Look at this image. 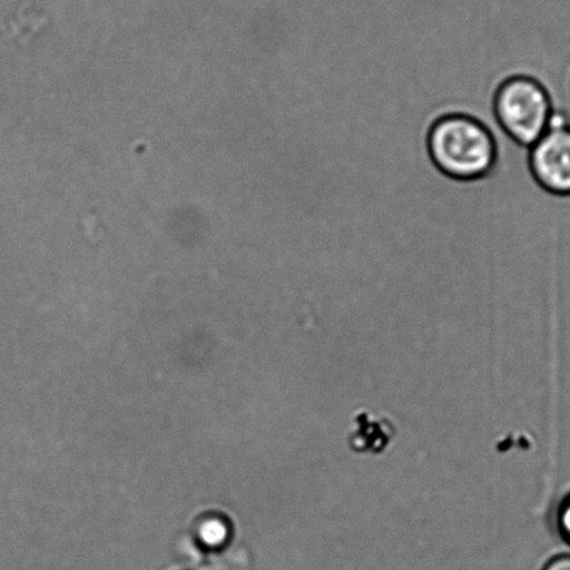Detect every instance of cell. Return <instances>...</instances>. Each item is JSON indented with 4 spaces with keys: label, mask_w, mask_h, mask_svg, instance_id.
Instances as JSON below:
<instances>
[{
    "label": "cell",
    "mask_w": 570,
    "mask_h": 570,
    "mask_svg": "<svg viewBox=\"0 0 570 570\" xmlns=\"http://www.w3.org/2000/svg\"><path fill=\"white\" fill-rule=\"evenodd\" d=\"M556 524L559 537L570 547V491L558 503Z\"/></svg>",
    "instance_id": "obj_5"
},
{
    "label": "cell",
    "mask_w": 570,
    "mask_h": 570,
    "mask_svg": "<svg viewBox=\"0 0 570 570\" xmlns=\"http://www.w3.org/2000/svg\"><path fill=\"white\" fill-rule=\"evenodd\" d=\"M198 544L206 550H220L230 541L232 525L220 513H206L197 520L195 528Z\"/></svg>",
    "instance_id": "obj_4"
},
{
    "label": "cell",
    "mask_w": 570,
    "mask_h": 570,
    "mask_svg": "<svg viewBox=\"0 0 570 570\" xmlns=\"http://www.w3.org/2000/svg\"><path fill=\"white\" fill-rule=\"evenodd\" d=\"M542 570H570V553L553 557Z\"/></svg>",
    "instance_id": "obj_6"
},
{
    "label": "cell",
    "mask_w": 570,
    "mask_h": 570,
    "mask_svg": "<svg viewBox=\"0 0 570 570\" xmlns=\"http://www.w3.org/2000/svg\"><path fill=\"white\" fill-rule=\"evenodd\" d=\"M528 168L541 190L570 197V125L557 110L548 130L528 149Z\"/></svg>",
    "instance_id": "obj_3"
},
{
    "label": "cell",
    "mask_w": 570,
    "mask_h": 570,
    "mask_svg": "<svg viewBox=\"0 0 570 570\" xmlns=\"http://www.w3.org/2000/svg\"><path fill=\"white\" fill-rule=\"evenodd\" d=\"M425 148L434 168L451 180H483L497 166L495 136L472 115L450 114L434 120Z\"/></svg>",
    "instance_id": "obj_1"
},
{
    "label": "cell",
    "mask_w": 570,
    "mask_h": 570,
    "mask_svg": "<svg viewBox=\"0 0 570 570\" xmlns=\"http://www.w3.org/2000/svg\"><path fill=\"white\" fill-rule=\"evenodd\" d=\"M553 112L550 90L533 76H509L492 96V118L498 129L520 148L529 149L540 140Z\"/></svg>",
    "instance_id": "obj_2"
}]
</instances>
